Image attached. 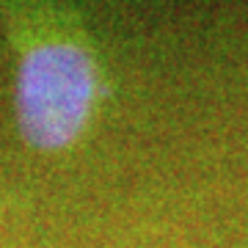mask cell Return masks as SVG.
Masks as SVG:
<instances>
[{"instance_id": "1", "label": "cell", "mask_w": 248, "mask_h": 248, "mask_svg": "<svg viewBox=\"0 0 248 248\" xmlns=\"http://www.w3.org/2000/svg\"><path fill=\"white\" fill-rule=\"evenodd\" d=\"M14 55V122L28 149L78 146L105 97L99 55L78 9L63 3H0Z\"/></svg>"}]
</instances>
